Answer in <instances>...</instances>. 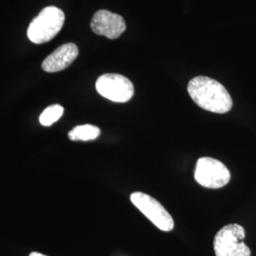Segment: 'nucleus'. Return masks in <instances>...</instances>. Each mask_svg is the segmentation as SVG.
Listing matches in <instances>:
<instances>
[{
    "label": "nucleus",
    "instance_id": "6",
    "mask_svg": "<svg viewBox=\"0 0 256 256\" xmlns=\"http://www.w3.org/2000/svg\"><path fill=\"white\" fill-rule=\"evenodd\" d=\"M96 90L102 97L115 102H126L134 95L133 84L120 74L102 75L96 81Z\"/></svg>",
    "mask_w": 256,
    "mask_h": 256
},
{
    "label": "nucleus",
    "instance_id": "9",
    "mask_svg": "<svg viewBox=\"0 0 256 256\" xmlns=\"http://www.w3.org/2000/svg\"><path fill=\"white\" fill-rule=\"evenodd\" d=\"M101 131L100 128L92 126V124H84L74 128L70 133L68 137L72 140H82L88 142L95 140L100 136Z\"/></svg>",
    "mask_w": 256,
    "mask_h": 256
},
{
    "label": "nucleus",
    "instance_id": "11",
    "mask_svg": "<svg viewBox=\"0 0 256 256\" xmlns=\"http://www.w3.org/2000/svg\"><path fill=\"white\" fill-rule=\"evenodd\" d=\"M30 256H44V254H39V252H32Z\"/></svg>",
    "mask_w": 256,
    "mask_h": 256
},
{
    "label": "nucleus",
    "instance_id": "8",
    "mask_svg": "<svg viewBox=\"0 0 256 256\" xmlns=\"http://www.w3.org/2000/svg\"><path fill=\"white\" fill-rule=\"evenodd\" d=\"M79 54L78 48L74 43H68L57 48L42 63L46 72H58L72 64Z\"/></svg>",
    "mask_w": 256,
    "mask_h": 256
},
{
    "label": "nucleus",
    "instance_id": "1",
    "mask_svg": "<svg viewBox=\"0 0 256 256\" xmlns=\"http://www.w3.org/2000/svg\"><path fill=\"white\" fill-rule=\"evenodd\" d=\"M192 101L203 110L224 114L232 106V100L228 90L220 82L206 76L192 78L187 86Z\"/></svg>",
    "mask_w": 256,
    "mask_h": 256
},
{
    "label": "nucleus",
    "instance_id": "7",
    "mask_svg": "<svg viewBox=\"0 0 256 256\" xmlns=\"http://www.w3.org/2000/svg\"><path fill=\"white\" fill-rule=\"evenodd\" d=\"M90 27L92 32L98 36L116 39L122 34L126 25L124 19L119 14L108 10H100L93 16Z\"/></svg>",
    "mask_w": 256,
    "mask_h": 256
},
{
    "label": "nucleus",
    "instance_id": "3",
    "mask_svg": "<svg viewBox=\"0 0 256 256\" xmlns=\"http://www.w3.org/2000/svg\"><path fill=\"white\" fill-rule=\"evenodd\" d=\"M245 229L239 224H229L218 230L214 239L216 256H250V250L243 242Z\"/></svg>",
    "mask_w": 256,
    "mask_h": 256
},
{
    "label": "nucleus",
    "instance_id": "4",
    "mask_svg": "<svg viewBox=\"0 0 256 256\" xmlns=\"http://www.w3.org/2000/svg\"><path fill=\"white\" fill-rule=\"evenodd\" d=\"M196 182L209 189H220L230 180L229 169L221 162L212 158H200L196 165Z\"/></svg>",
    "mask_w": 256,
    "mask_h": 256
},
{
    "label": "nucleus",
    "instance_id": "5",
    "mask_svg": "<svg viewBox=\"0 0 256 256\" xmlns=\"http://www.w3.org/2000/svg\"><path fill=\"white\" fill-rule=\"evenodd\" d=\"M130 200L156 228L164 232L174 229L173 218L156 198L144 192H135L130 196Z\"/></svg>",
    "mask_w": 256,
    "mask_h": 256
},
{
    "label": "nucleus",
    "instance_id": "10",
    "mask_svg": "<svg viewBox=\"0 0 256 256\" xmlns=\"http://www.w3.org/2000/svg\"><path fill=\"white\" fill-rule=\"evenodd\" d=\"M64 108L60 104H54L44 110L39 118V122L44 126H50L62 117Z\"/></svg>",
    "mask_w": 256,
    "mask_h": 256
},
{
    "label": "nucleus",
    "instance_id": "2",
    "mask_svg": "<svg viewBox=\"0 0 256 256\" xmlns=\"http://www.w3.org/2000/svg\"><path fill=\"white\" fill-rule=\"evenodd\" d=\"M64 22L62 10L48 6L42 10L28 28V39L34 44H43L50 41L61 30Z\"/></svg>",
    "mask_w": 256,
    "mask_h": 256
}]
</instances>
